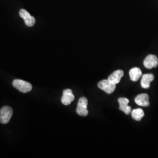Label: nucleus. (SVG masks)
Segmentation results:
<instances>
[{"instance_id":"obj_9","label":"nucleus","mask_w":158,"mask_h":158,"mask_svg":"<svg viewBox=\"0 0 158 158\" xmlns=\"http://www.w3.org/2000/svg\"><path fill=\"white\" fill-rule=\"evenodd\" d=\"M149 97L147 94H141L136 96L135 102L136 104L142 107H148L149 106Z\"/></svg>"},{"instance_id":"obj_10","label":"nucleus","mask_w":158,"mask_h":158,"mask_svg":"<svg viewBox=\"0 0 158 158\" xmlns=\"http://www.w3.org/2000/svg\"><path fill=\"white\" fill-rule=\"evenodd\" d=\"M124 76V72L121 70H118L113 72L110 76H108V80L115 85H117L119 83L121 78Z\"/></svg>"},{"instance_id":"obj_6","label":"nucleus","mask_w":158,"mask_h":158,"mask_svg":"<svg viewBox=\"0 0 158 158\" xmlns=\"http://www.w3.org/2000/svg\"><path fill=\"white\" fill-rule=\"evenodd\" d=\"M143 65L148 69L156 68L158 66V57L153 55L147 56L143 61Z\"/></svg>"},{"instance_id":"obj_12","label":"nucleus","mask_w":158,"mask_h":158,"mask_svg":"<svg viewBox=\"0 0 158 158\" xmlns=\"http://www.w3.org/2000/svg\"><path fill=\"white\" fill-rule=\"evenodd\" d=\"M130 79L133 81H136L141 77L142 72L141 69L138 68H134L130 70Z\"/></svg>"},{"instance_id":"obj_5","label":"nucleus","mask_w":158,"mask_h":158,"mask_svg":"<svg viewBox=\"0 0 158 158\" xmlns=\"http://www.w3.org/2000/svg\"><path fill=\"white\" fill-rule=\"evenodd\" d=\"M19 16L24 20L27 26L29 27L34 26L35 23V19L34 17L31 16L27 11L24 9H21L19 11Z\"/></svg>"},{"instance_id":"obj_8","label":"nucleus","mask_w":158,"mask_h":158,"mask_svg":"<svg viewBox=\"0 0 158 158\" xmlns=\"http://www.w3.org/2000/svg\"><path fill=\"white\" fill-rule=\"evenodd\" d=\"M118 102L119 104V110L124 112L125 114L128 115L131 113V107L128 106L129 100L127 98L121 97L118 99Z\"/></svg>"},{"instance_id":"obj_13","label":"nucleus","mask_w":158,"mask_h":158,"mask_svg":"<svg viewBox=\"0 0 158 158\" xmlns=\"http://www.w3.org/2000/svg\"><path fill=\"white\" fill-rule=\"evenodd\" d=\"M144 115H145L144 112L141 108L134 109L131 112V115H132V118L135 119L136 121H141L142 118L143 117Z\"/></svg>"},{"instance_id":"obj_2","label":"nucleus","mask_w":158,"mask_h":158,"mask_svg":"<svg viewBox=\"0 0 158 158\" xmlns=\"http://www.w3.org/2000/svg\"><path fill=\"white\" fill-rule=\"evenodd\" d=\"M13 110L8 106H4L0 109V123L3 124H7L11 118Z\"/></svg>"},{"instance_id":"obj_1","label":"nucleus","mask_w":158,"mask_h":158,"mask_svg":"<svg viewBox=\"0 0 158 158\" xmlns=\"http://www.w3.org/2000/svg\"><path fill=\"white\" fill-rule=\"evenodd\" d=\"M12 85L18 90L23 93H28L32 89V85L31 83L22 80H14L12 82Z\"/></svg>"},{"instance_id":"obj_4","label":"nucleus","mask_w":158,"mask_h":158,"mask_svg":"<svg viewBox=\"0 0 158 158\" xmlns=\"http://www.w3.org/2000/svg\"><path fill=\"white\" fill-rule=\"evenodd\" d=\"M98 87L107 94H111L115 90L116 85L110 81L108 80H103L98 83Z\"/></svg>"},{"instance_id":"obj_7","label":"nucleus","mask_w":158,"mask_h":158,"mask_svg":"<svg viewBox=\"0 0 158 158\" xmlns=\"http://www.w3.org/2000/svg\"><path fill=\"white\" fill-rule=\"evenodd\" d=\"M74 96L73 94L72 90L70 89H66L63 92V96L62 97V102L63 104L65 106H68L73 102L74 100Z\"/></svg>"},{"instance_id":"obj_3","label":"nucleus","mask_w":158,"mask_h":158,"mask_svg":"<svg viewBox=\"0 0 158 158\" xmlns=\"http://www.w3.org/2000/svg\"><path fill=\"white\" fill-rule=\"evenodd\" d=\"M87 104L88 100L85 97H82L79 99L76 109V112L79 115L85 117L88 115L89 111L87 110Z\"/></svg>"},{"instance_id":"obj_11","label":"nucleus","mask_w":158,"mask_h":158,"mask_svg":"<svg viewBox=\"0 0 158 158\" xmlns=\"http://www.w3.org/2000/svg\"><path fill=\"white\" fill-rule=\"evenodd\" d=\"M154 80V76L152 74H145L142 76L141 85L142 87L148 89L150 87V84Z\"/></svg>"}]
</instances>
